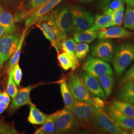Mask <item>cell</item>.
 Listing matches in <instances>:
<instances>
[{"label":"cell","instance_id":"obj_1","mask_svg":"<svg viewBox=\"0 0 134 134\" xmlns=\"http://www.w3.org/2000/svg\"><path fill=\"white\" fill-rule=\"evenodd\" d=\"M35 24L59 53L63 41L67 38L58 29L54 19L52 11L44 15Z\"/></svg>","mask_w":134,"mask_h":134},{"label":"cell","instance_id":"obj_2","mask_svg":"<svg viewBox=\"0 0 134 134\" xmlns=\"http://www.w3.org/2000/svg\"><path fill=\"white\" fill-rule=\"evenodd\" d=\"M115 74L120 77L134 61V43L125 42L119 45L113 59Z\"/></svg>","mask_w":134,"mask_h":134},{"label":"cell","instance_id":"obj_3","mask_svg":"<svg viewBox=\"0 0 134 134\" xmlns=\"http://www.w3.org/2000/svg\"><path fill=\"white\" fill-rule=\"evenodd\" d=\"M71 110L78 124L82 127L87 129L96 128L94 120L95 107L93 104L76 99Z\"/></svg>","mask_w":134,"mask_h":134},{"label":"cell","instance_id":"obj_4","mask_svg":"<svg viewBox=\"0 0 134 134\" xmlns=\"http://www.w3.org/2000/svg\"><path fill=\"white\" fill-rule=\"evenodd\" d=\"M94 106L95 107V124L98 129L109 134H129L127 130L122 129L112 120L106 113L104 107Z\"/></svg>","mask_w":134,"mask_h":134},{"label":"cell","instance_id":"obj_5","mask_svg":"<svg viewBox=\"0 0 134 134\" xmlns=\"http://www.w3.org/2000/svg\"><path fill=\"white\" fill-rule=\"evenodd\" d=\"M20 38V34L13 33L4 34L0 38V71L4 64L14 55Z\"/></svg>","mask_w":134,"mask_h":134},{"label":"cell","instance_id":"obj_6","mask_svg":"<svg viewBox=\"0 0 134 134\" xmlns=\"http://www.w3.org/2000/svg\"><path fill=\"white\" fill-rule=\"evenodd\" d=\"M70 9L73 18L74 31L80 32L89 29L93 24L94 18L87 10L79 5H72Z\"/></svg>","mask_w":134,"mask_h":134},{"label":"cell","instance_id":"obj_7","mask_svg":"<svg viewBox=\"0 0 134 134\" xmlns=\"http://www.w3.org/2000/svg\"><path fill=\"white\" fill-rule=\"evenodd\" d=\"M52 13L58 29L67 38L68 35L74 31L73 18L70 8L62 6L52 10Z\"/></svg>","mask_w":134,"mask_h":134},{"label":"cell","instance_id":"obj_8","mask_svg":"<svg viewBox=\"0 0 134 134\" xmlns=\"http://www.w3.org/2000/svg\"><path fill=\"white\" fill-rule=\"evenodd\" d=\"M55 124L56 133L63 134L76 129L79 124L72 110L65 108L58 111Z\"/></svg>","mask_w":134,"mask_h":134},{"label":"cell","instance_id":"obj_9","mask_svg":"<svg viewBox=\"0 0 134 134\" xmlns=\"http://www.w3.org/2000/svg\"><path fill=\"white\" fill-rule=\"evenodd\" d=\"M82 68L85 72L97 78L104 75H113L112 69L108 63L93 56L87 57Z\"/></svg>","mask_w":134,"mask_h":134},{"label":"cell","instance_id":"obj_10","mask_svg":"<svg viewBox=\"0 0 134 134\" xmlns=\"http://www.w3.org/2000/svg\"><path fill=\"white\" fill-rule=\"evenodd\" d=\"M69 86L75 99L93 104V100L82 78L72 74L69 79Z\"/></svg>","mask_w":134,"mask_h":134},{"label":"cell","instance_id":"obj_11","mask_svg":"<svg viewBox=\"0 0 134 134\" xmlns=\"http://www.w3.org/2000/svg\"><path fill=\"white\" fill-rule=\"evenodd\" d=\"M115 51L114 43L110 39H100L91 47V54L93 57L111 62Z\"/></svg>","mask_w":134,"mask_h":134},{"label":"cell","instance_id":"obj_12","mask_svg":"<svg viewBox=\"0 0 134 134\" xmlns=\"http://www.w3.org/2000/svg\"><path fill=\"white\" fill-rule=\"evenodd\" d=\"M104 109L112 120L122 129L128 131L134 128V118L124 115L115 108L112 104H105Z\"/></svg>","mask_w":134,"mask_h":134},{"label":"cell","instance_id":"obj_13","mask_svg":"<svg viewBox=\"0 0 134 134\" xmlns=\"http://www.w3.org/2000/svg\"><path fill=\"white\" fill-rule=\"evenodd\" d=\"M64 0H49L45 4L41 6L34 13L30 14L25 20V27L35 24L44 15L52 11L53 9Z\"/></svg>","mask_w":134,"mask_h":134},{"label":"cell","instance_id":"obj_14","mask_svg":"<svg viewBox=\"0 0 134 134\" xmlns=\"http://www.w3.org/2000/svg\"><path fill=\"white\" fill-rule=\"evenodd\" d=\"M133 35L132 32L119 26L99 29L98 30L97 37L99 39L127 38Z\"/></svg>","mask_w":134,"mask_h":134},{"label":"cell","instance_id":"obj_15","mask_svg":"<svg viewBox=\"0 0 134 134\" xmlns=\"http://www.w3.org/2000/svg\"><path fill=\"white\" fill-rule=\"evenodd\" d=\"M81 78L91 95L101 99L105 98L104 92L97 77L85 72L81 74Z\"/></svg>","mask_w":134,"mask_h":134},{"label":"cell","instance_id":"obj_16","mask_svg":"<svg viewBox=\"0 0 134 134\" xmlns=\"http://www.w3.org/2000/svg\"><path fill=\"white\" fill-rule=\"evenodd\" d=\"M48 1L49 0H26V4L20 5V10L15 14V23H19L22 20L26 19L30 14Z\"/></svg>","mask_w":134,"mask_h":134},{"label":"cell","instance_id":"obj_17","mask_svg":"<svg viewBox=\"0 0 134 134\" xmlns=\"http://www.w3.org/2000/svg\"><path fill=\"white\" fill-rule=\"evenodd\" d=\"M36 86H29L20 88L18 91L17 95L13 99L10 105V109L12 110H16L20 107L26 105H32L33 103L30 100V94L32 90Z\"/></svg>","mask_w":134,"mask_h":134},{"label":"cell","instance_id":"obj_18","mask_svg":"<svg viewBox=\"0 0 134 134\" xmlns=\"http://www.w3.org/2000/svg\"><path fill=\"white\" fill-rule=\"evenodd\" d=\"M0 25L4 29L5 34H13L17 29L13 15L3 9L0 13Z\"/></svg>","mask_w":134,"mask_h":134},{"label":"cell","instance_id":"obj_19","mask_svg":"<svg viewBox=\"0 0 134 134\" xmlns=\"http://www.w3.org/2000/svg\"><path fill=\"white\" fill-rule=\"evenodd\" d=\"M116 97L119 100L124 101L134 104V80L121 86L117 92Z\"/></svg>","mask_w":134,"mask_h":134},{"label":"cell","instance_id":"obj_20","mask_svg":"<svg viewBox=\"0 0 134 134\" xmlns=\"http://www.w3.org/2000/svg\"><path fill=\"white\" fill-rule=\"evenodd\" d=\"M57 59L60 67L65 71L69 70L70 69L72 70H75L80 65L77 58L72 57L70 55L65 52L59 54Z\"/></svg>","mask_w":134,"mask_h":134},{"label":"cell","instance_id":"obj_21","mask_svg":"<svg viewBox=\"0 0 134 134\" xmlns=\"http://www.w3.org/2000/svg\"><path fill=\"white\" fill-rule=\"evenodd\" d=\"M98 36V31L91 28L86 29L80 32H76L74 35V39L77 43L85 42L90 43Z\"/></svg>","mask_w":134,"mask_h":134},{"label":"cell","instance_id":"obj_22","mask_svg":"<svg viewBox=\"0 0 134 134\" xmlns=\"http://www.w3.org/2000/svg\"><path fill=\"white\" fill-rule=\"evenodd\" d=\"M30 106V111L27 118L29 123L33 125H43L47 115L39 110L34 104Z\"/></svg>","mask_w":134,"mask_h":134},{"label":"cell","instance_id":"obj_23","mask_svg":"<svg viewBox=\"0 0 134 134\" xmlns=\"http://www.w3.org/2000/svg\"><path fill=\"white\" fill-rule=\"evenodd\" d=\"M60 90L65 108L72 110L74 104V97L67 82L63 81L60 85Z\"/></svg>","mask_w":134,"mask_h":134},{"label":"cell","instance_id":"obj_24","mask_svg":"<svg viewBox=\"0 0 134 134\" xmlns=\"http://www.w3.org/2000/svg\"><path fill=\"white\" fill-rule=\"evenodd\" d=\"M111 20L112 15L111 14H96L93 24L90 28L96 31L101 29L108 28L109 27Z\"/></svg>","mask_w":134,"mask_h":134},{"label":"cell","instance_id":"obj_25","mask_svg":"<svg viewBox=\"0 0 134 134\" xmlns=\"http://www.w3.org/2000/svg\"><path fill=\"white\" fill-rule=\"evenodd\" d=\"M113 106L124 115L134 118V104L128 102L119 100H114Z\"/></svg>","mask_w":134,"mask_h":134},{"label":"cell","instance_id":"obj_26","mask_svg":"<svg viewBox=\"0 0 134 134\" xmlns=\"http://www.w3.org/2000/svg\"><path fill=\"white\" fill-rule=\"evenodd\" d=\"M106 97L111 95L114 86V79L112 75H104L97 78Z\"/></svg>","mask_w":134,"mask_h":134},{"label":"cell","instance_id":"obj_27","mask_svg":"<svg viewBox=\"0 0 134 134\" xmlns=\"http://www.w3.org/2000/svg\"><path fill=\"white\" fill-rule=\"evenodd\" d=\"M27 29H28L27 27H25V29L23 30V32L20 35V38L19 39V43L18 44V47L16 48L13 56L10 59V62L8 63V70L11 69L15 64H16V63H18L19 62V58H20V54H21L22 47H23V43L24 42V39L25 37V35L26 34Z\"/></svg>","mask_w":134,"mask_h":134},{"label":"cell","instance_id":"obj_28","mask_svg":"<svg viewBox=\"0 0 134 134\" xmlns=\"http://www.w3.org/2000/svg\"><path fill=\"white\" fill-rule=\"evenodd\" d=\"M58 112V111H57L51 115L47 116L44 123L41 127L45 134H53L56 132L55 120Z\"/></svg>","mask_w":134,"mask_h":134},{"label":"cell","instance_id":"obj_29","mask_svg":"<svg viewBox=\"0 0 134 134\" xmlns=\"http://www.w3.org/2000/svg\"><path fill=\"white\" fill-rule=\"evenodd\" d=\"M76 43L75 39L72 38H69L63 41L61 49L64 52L68 53L72 57L76 58H77L76 56Z\"/></svg>","mask_w":134,"mask_h":134},{"label":"cell","instance_id":"obj_30","mask_svg":"<svg viewBox=\"0 0 134 134\" xmlns=\"http://www.w3.org/2000/svg\"><path fill=\"white\" fill-rule=\"evenodd\" d=\"M124 13V5H122L119 9L112 11L111 13L112 20L109 24V27L120 26L123 20Z\"/></svg>","mask_w":134,"mask_h":134},{"label":"cell","instance_id":"obj_31","mask_svg":"<svg viewBox=\"0 0 134 134\" xmlns=\"http://www.w3.org/2000/svg\"><path fill=\"white\" fill-rule=\"evenodd\" d=\"M8 81L7 86V91L9 93L10 96L14 99V97L17 95L18 93V89L17 85L14 81V78L13 77L12 69L8 70Z\"/></svg>","mask_w":134,"mask_h":134},{"label":"cell","instance_id":"obj_32","mask_svg":"<svg viewBox=\"0 0 134 134\" xmlns=\"http://www.w3.org/2000/svg\"><path fill=\"white\" fill-rule=\"evenodd\" d=\"M124 25L127 29L134 30V8L127 7L125 14Z\"/></svg>","mask_w":134,"mask_h":134},{"label":"cell","instance_id":"obj_33","mask_svg":"<svg viewBox=\"0 0 134 134\" xmlns=\"http://www.w3.org/2000/svg\"><path fill=\"white\" fill-rule=\"evenodd\" d=\"M90 52V46L87 43L79 42L76 44V56L79 60L84 59Z\"/></svg>","mask_w":134,"mask_h":134},{"label":"cell","instance_id":"obj_34","mask_svg":"<svg viewBox=\"0 0 134 134\" xmlns=\"http://www.w3.org/2000/svg\"><path fill=\"white\" fill-rule=\"evenodd\" d=\"M19 132L14 125L4 122H0V134H18Z\"/></svg>","mask_w":134,"mask_h":134},{"label":"cell","instance_id":"obj_35","mask_svg":"<svg viewBox=\"0 0 134 134\" xmlns=\"http://www.w3.org/2000/svg\"><path fill=\"white\" fill-rule=\"evenodd\" d=\"M12 75L14 81L18 86H20V82L23 77V72L19 66V63L15 64L12 68Z\"/></svg>","mask_w":134,"mask_h":134},{"label":"cell","instance_id":"obj_36","mask_svg":"<svg viewBox=\"0 0 134 134\" xmlns=\"http://www.w3.org/2000/svg\"><path fill=\"white\" fill-rule=\"evenodd\" d=\"M133 80H134V64L120 79V86H121L125 83Z\"/></svg>","mask_w":134,"mask_h":134},{"label":"cell","instance_id":"obj_37","mask_svg":"<svg viewBox=\"0 0 134 134\" xmlns=\"http://www.w3.org/2000/svg\"><path fill=\"white\" fill-rule=\"evenodd\" d=\"M124 0H112L107 9H110L113 11L117 10L122 5H124Z\"/></svg>","mask_w":134,"mask_h":134},{"label":"cell","instance_id":"obj_38","mask_svg":"<svg viewBox=\"0 0 134 134\" xmlns=\"http://www.w3.org/2000/svg\"><path fill=\"white\" fill-rule=\"evenodd\" d=\"M10 101V96L7 91H0V102H4L9 105Z\"/></svg>","mask_w":134,"mask_h":134},{"label":"cell","instance_id":"obj_39","mask_svg":"<svg viewBox=\"0 0 134 134\" xmlns=\"http://www.w3.org/2000/svg\"><path fill=\"white\" fill-rule=\"evenodd\" d=\"M112 1V0H97V2L99 8L104 11L108 8Z\"/></svg>","mask_w":134,"mask_h":134},{"label":"cell","instance_id":"obj_40","mask_svg":"<svg viewBox=\"0 0 134 134\" xmlns=\"http://www.w3.org/2000/svg\"><path fill=\"white\" fill-rule=\"evenodd\" d=\"M8 106L9 104L5 103L0 102V115L4 112V111L8 108Z\"/></svg>","mask_w":134,"mask_h":134},{"label":"cell","instance_id":"obj_41","mask_svg":"<svg viewBox=\"0 0 134 134\" xmlns=\"http://www.w3.org/2000/svg\"><path fill=\"white\" fill-rule=\"evenodd\" d=\"M128 7L134 8V0H124Z\"/></svg>","mask_w":134,"mask_h":134},{"label":"cell","instance_id":"obj_42","mask_svg":"<svg viewBox=\"0 0 134 134\" xmlns=\"http://www.w3.org/2000/svg\"><path fill=\"white\" fill-rule=\"evenodd\" d=\"M5 34V31L3 27L0 25V38Z\"/></svg>","mask_w":134,"mask_h":134},{"label":"cell","instance_id":"obj_43","mask_svg":"<svg viewBox=\"0 0 134 134\" xmlns=\"http://www.w3.org/2000/svg\"><path fill=\"white\" fill-rule=\"evenodd\" d=\"M76 1L82 3H90L93 1V0H76Z\"/></svg>","mask_w":134,"mask_h":134},{"label":"cell","instance_id":"obj_44","mask_svg":"<svg viewBox=\"0 0 134 134\" xmlns=\"http://www.w3.org/2000/svg\"><path fill=\"white\" fill-rule=\"evenodd\" d=\"M34 134H45V133L43 131V130L41 129V128H39V129L37 130L35 132V133H34Z\"/></svg>","mask_w":134,"mask_h":134},{"label":"cell","instance_id":"obj_45","mask_svg":"<svg viewBox=\"0 0 134 134\" xmlns=\"http://www.w3.org/2000/svg\"><path fill=\"white\" fill-rule=\"evenodd\" d=\"M131 134H134V128L133 129L131 130Z\"/></svg>","mask_w":134,"mask_h":134},{"label":"cell","instance_id":"obj_46","mask_svg":"<svg viewBox=\"0 0 134 134\" xmlns=\"http://www.w3.org/2000/svg\"><path fill=\"white\" fill-rule=\"evenodd\" d=\"M8 1H10V0H0V2H6Z\"/></svg>","mask_w":134,"mask_h":134},{"label":"cell","instance_id":"obj_47","mask_svg":"<svg viewBox=\"0 0 134 134\" xmlns=\"http://www.w3.org/2000/svg\"><path fill=\"white\" fill-rule=\"evenodd\" d=\"M2 9H3V8H2L1 7V6L0 5V13H1V10H2Z\"/></svg>","mask_w":134,"mask_h":134}]
</instances>
